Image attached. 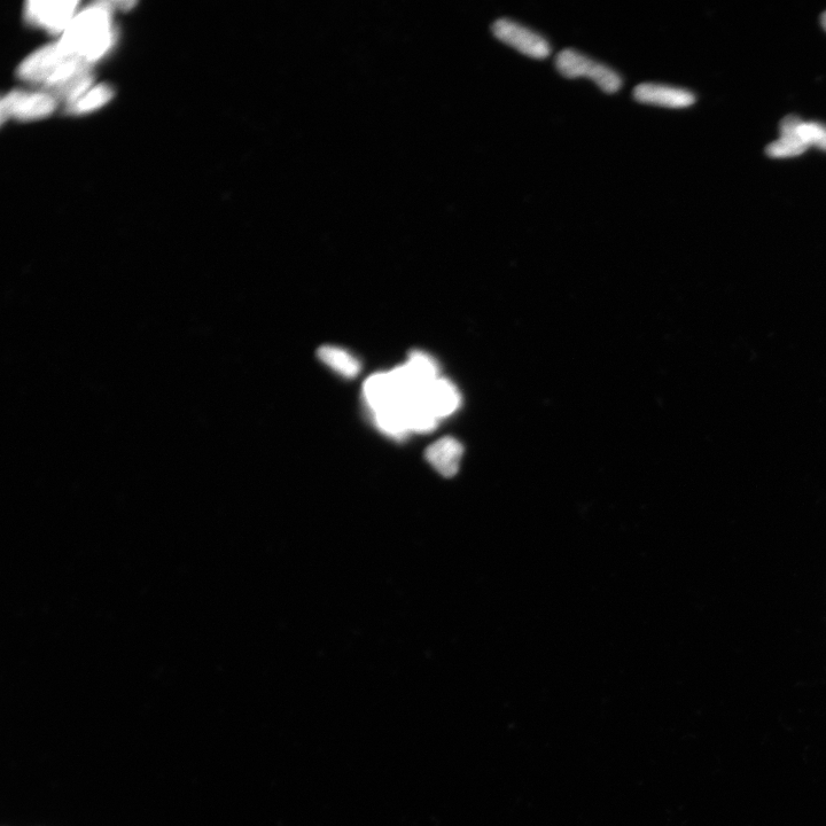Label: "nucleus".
Masks as SVG:
<instances>
[{"label":"nucleus","instance_id":"obj_17","mask_svg":"<svg viewBox=\"0 0 826 826\" xmlns=\"http://www.w3.org/2000/svg\"><path fill=\"white\" fill-rule=\"evenodd\" d=\"M821 23H822V27H823V28H824V30L826 31V12H824V13L822 14V17H821Z\"/></svg>","mask_w":826,"mask_h":826},{"label":"nucleus","instance_id":"obj_1","mask_svg":"<svg viewBox=\"0 0 826 826\" xmlns=\"http://www.w3.org/2000/svg\"><path fill=\"white\" fill-rule=\"evenodd\" d=\"M114 7H118L116 2H101L77 14L57 43L59 48L91 65L99 60L113 45Z\"/></svg>","mask_w":826,"mask_h":826},{"label":"nucleus","instance_id":"obj_7","mask_svg":"<svg viewBox=\"0 0 826 826\" xmlns=\"http://www.w3.org/2000/svg\"><path fill=\"white\" fill-rule=\"evenodd\" d=\"M804 121L796 115L786 116L779 126L781 136L775 142L769 144L766 153L769 158L786 159L799 157L808 150L807 144L799 134V127Z\"/></svg>","mask_w":826,"mask_h":826},{"label":"nucleus","instance_id":"obj_16","mask_svg":"<svg viewBox=\"0 0 826 826\" xmlns=\"http://www.w3.org/2000/svg\"><path fill=\"white\" fill-rule=\"evenodd\" d=\"M799 134L808 147L815 146L826 152V126L820 122L802 121Z\"/></svg>","mask_w":826,"mask_h":826},{"label":"nucleus","instance_id":"obj_2","mask_svg":"<svg viewBox=\"0 0 826 826\" xmlns=\"http://www.w3.org/2000/svg\"><path fill=\"white\" fill-rule=\"evenodd\" d=\"M556 67L568 79L588 77L607 93L618 92L622 87V77L613 68L573 49H565L558 54Z\"/></svg>","mask_w":826,"mask_h":826},{"label":"nucleus","instance_id":"obj_3","mask_svg":"<svg viewBox=\"0 0 826 826\" xmlns=\"http://www.w3.org/2000/svg\"><path fill=\"white\" fill-rule=\"evenodd\" d=\"M492 31L498 40L528 57L545 59L551 52L547 38L517 21L508 18L498 19L493 23Z\"/></svg>","mask_w":826,"mask_h":826},{"label":"nucleus","instance_id":"obj_13","mask_svg":"<svg viewBox=\"0 0 826 826\" xmlns=\"http://www.w3.org/2000/svg\"><path fill=\"white\" fill-rule=\"evenodd\" d=\"M319 360L346 378H354L361 371V364L345 349L323 346L317 352Z\"/></svg>","mask_w":826,"mask_h":826},{"label":"nucleus","instance_id":"obj_5","mask_svg":"<svg viewBox=\"0 0 826 826\" xmlns=\"http://www.w3.org/2000/svg\"><path fill=\"white\" fill-rule=\"evenodd\" d=\"M80 2L76 0H60V2H29L26 7V18L36 26L60 33L65 31L70 22L76 17L75 12Z\"/></svg>","mask_w":826,"mask_h":826},{"label":"nucleus","instance_id":"obj_10","mask_svg":"<svg viewBox=\"0 0 826 826\" xmlns=\"http://www.w3.org/2000/svg\"><path fill=\"white\" fill-rule=\"evenodd\" d=\"M364 397L372 412L400 403L391 373H376L365 381Z\"/></svg>","mask_w":826,"mask_h":826},{"label":"nucleus","instance_id":"obj_4","mask_svg":"<svg viewBox=\"0 0 826 826\" xmlns=\"http://www.w3.org/2000/svg\"><path fill=\"white\" fill-rule=\"evenodd\" d=\"M56 108V99L50 93L12 92L2 100L0 115L5 122L12 118L19 120H35L45 118Z\"/></svg>","mask_w":826,"mask_h":826},{"label":"nucleus","instance_id":"obj_8","mask_svg":"<svg viewBox=\"0 0 826 826\" xmlns=\"http://www.w3.org/2000/svg\"><path fill=\"white\" fill-rule=\"evenodd\" d=\"M423 401L439 419L453 415L461 404V395L447 379H436L423 393Z\"/></svg>","mask_w":826,"mask_h":826},{"label":"nucleus","instance_id":"obj_12","mask_svg":"<svg viewBox=\"0 0 826 826\" xmlns=\"http://www.w3.org/2000/svg\"><path fill=\"white\" fill-rule=\"evenodd\" d=\"M401 405L410 432L427 433L433 431L438 425L439 418L427 407L423 396L413 397Z\"/></svg>","mask_w":826,"mask_h":826},{"label":"nucleus","instance_id":"obj_11","mask_svg":"<svg viewBox=\"0 0 826 826\" xmlns=\"http://www.w3.org/2000/svg\"><path fill=\"white\" fill-rule=\"evenodd\" d=\"M415 391L423 395L425 389L439 379L438 364L430 355L423 352H412L409 361L404 364Z\"/></svg>","mask_w":826,"mask_h":826},{"label":"nucleus","instance_id":"obj_15","mask_svg":"<svg viewBox=\"0 0 826 826\" xmlns=\"http://www.w3.org/2000/svg\"><path fill=\"white\" fill-rule=\"evenodd\" d=\"M113 97V90L108 85H97L90 89L75 103L68 105L73 113H85L104 106Z\"/></svg>","mask_w":826,"mask_h":826},{"label":"nucleus","instance_id":"obj_6","mask_svg":"<svg viewBox=\"0 0 826 826\" xmlns=\"http://www.w3.org/2000/svg\"><path fill=\"white\" fill-rule=\"evenodd\" d=\"M634 98L642 104L667 108H687L696 103V96L691 91L656 83L637 85Z\"/></svg>","mask_w":826,"mask_h":826},{"label":"nucleus","instance_id":"obj_9","mask_svg":"<svg viewBox=\"0 0 826 826\" xmlns=\"http://www.w3.org/2000/svg\"><path fill=\"white\" fill-rule=\"evenodd\" d=\"M463 453L461 442L448 436L433 443L426 451V458L443 477L451 478L458 472Z\"/></svg>","mask_w":826,"mask_h":826},{"label":"nucleus","instance_id":"obj_14","mask_svg":"<svg viewBox=\"0 0 826 826\" xmlns=\"http://www.w3.org/2000/svg\"><path fill=\"white\" fill-rule=\"evenodd\" d=\"M373 417L379 430L392 438L403 439L410 432L400 403L373 412Z\"/></svg>","mask_w":826,"mask_h":826}]
</instances>
